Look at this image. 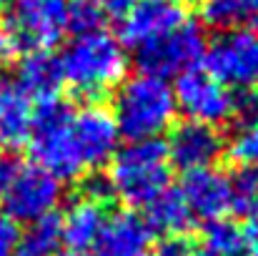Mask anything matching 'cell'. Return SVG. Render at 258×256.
<instances>
[{"instance_id": "836d02e7", "label": "cell", "mask_w": 258, "mask_h": 256, "mask_svg": "<svg viewBox=\"0 0 258 256\" xmlns=\"http://www.w3.org/2000/svg\"><path fill=\"white\" fill-rule=\"evenodd\" d=\"M3 8H5V0H0V13H3Z\"/></svg>"}, {"instance_id": "f546056e", "label": "cell", "mask_w": 258, "mask_h": 256, "mask_svg": "<svg viewBox=\"0 0 258 256\" xmlns=\"http://www.w3.org/2000/svg\"><path fill=\"white\" fill-rule=\"evenodd\" d=\"M13 169H15V164H13V161H8V159H0V193H3V188H5L8 178L13 176Z\"/></svg>"}, {"instance_id": "484cf974", "label": "cell", "mask_w": 258, "mask_h": 256, "mask_svg": "<svg viewBox=\"0 0 258 256\" xmlns=\"http://www.w3.org/2000/svg\"><path fill=\"white\" fill-rule=\"evenodd\" d=\"M18 244V224H13L0 211V256H13Z\"/></svg>"}, {"instance_id": "d6986e66", "label": "cell", "mask_w": 258, "mask_h": 256, "mask_svg": "<svg viewBox=\"0 0 258 256\" xmlns=\"http://www.w3.org/2000/svg\"><path fill=\"white\" fill-rule=\"evenodd\" d=\"M253 244L251 229L236 221H211L203 229L198 256H248V249Z\"/></svg>"}, {"instance_id": "8992f818", "label": "cell", "mask_w": 258, "mask_h": 256, "mask_svg": "<svg viewBox=\"0 0 258 256\" xmlns=\"http://www.w3.org/2000/svg\"><path fill=\"white\" fill-rule=\"evenodd\" d=\"M206 45H208V38H206L201 23L185 20L168 35L138 48L136 63H138L141 73L168 81L173 76L178 78L188 71H196L203 63Z\"/></svg>"}, {"instance_id": "d590c367", "label": "cell", "mask_w": 258, "mask_h": 256, "mask_svg": "<svg viewBox=\"0 0 258 256\" xmlns=\"http://www.w3.org/2000/svg\"><path fill=\"white\" fill-rule=\"evenodd\" d=\"M178 3H180V0H178Z\"/></svg>"}, {"instance_id": "30bf717a", "label": "cell", "mask_w": 258, "mask_h": 256, "mask_svg": "<svg viewBox=\"0 0 258 256\" xmlns=\"http://www.w3.org/2000/svg\"><path fill=\"white\" fill-rule=\"evenodd\" d=\"M120 18L123 20L118 40L123 43V48L133 50L168 35L188 20L178 0H136Z\"/></svg>"}, {"instance_id": "7c38bea8", "label": "cell", "mask_w": 258, "mask_h": 256, "mask_svg": "<svg viewBox=\"0 0 258 256\" xmlns=\"http://www.w3.org/2000/svg\"><path fill=\"white\" fill-rule=\"evenodd\" d=\"M178 191L196 221L211 224L231 211V176L216 166L185 171Z\"/></svg>"}, {"instance_id": "e575fe53", "label": "cell", "mask_w": 258, "mask_h": 256, "mask_svg": "<svg viewBox=\"0 0 258 256\" xmlns=\"http://www.w3.org/2000/svg\"><path fill=\"white\" fill-rule=\"evenodd\" d=\"M253 20H256V28H258V15H253Z\"/></svg>"}, {"instance_id": "9c48e42d", "label": "cell", "mask_w": 258, "mask_h": 256, "mask_svg": "<svg viewBox=\"0 0 258 256\" xmlns=\"http://www.w3.org/2000/svg\"><path fill=\"white\" fill-rule=\"evenodd\" d=\"M68 0H13V13L3 25L18 50L55 45L66 33Z\"/></svg>"}, {"instance_id": "3957f363", "label": "cell", "mask_w": 258, "mask_h": 256, "mask_svg": "<svg viewBox=\"0 0 258 256\" xmlns=\"http://www.w3.org/2000/svg\"><path fill=\"white\" fill-rule=\"evenodd\" d=\"M173 88L161 78L138 73L123 78L113 95V118L128 141H153L173 128L175 118Z\"/></svg>"}, {"instance_id": "603a6c76", "label": "cell", "mask_w": 258, "mask_h": 256, "mask_svg": "<svg viewBox=\"0 0 258 256\" xmlns=\"http://www.w3.org/2000/svg\"><path fill=\"white\" fill-rule=\"evenodd\" d=\"M201 13L203 20L213 28H236V23L246 15L241 0H203L201 3Z\"/></svg>"}, {"instance_id": "ba28073f", "label": "cell", "mask_w": 258, "mask_h": 256, "mask_svg": "<svg viewBox=\"0 0 258 256\" xmlns=\"http://www.w3.org/2000/svg\"><path fill=\"white\" fill-rule=\"evenodd\" d=\"M175 108L183 111L188 121L206 123V126H226L233 118L236 108V93L223 83H218L206 71H188L178 76V83L173 88Z\"/></svg>"}, {"instance_id": "ac0fdd59", "label": "cell", "mask_w": 258, "mask_h": 256, "mask_svg": "<svg viewBox=\"0 0 258 256\" xmlns=\"http://www.w3.org/2000/svg\"><path fill=\"white\" fill-rule=\"evenodd\" d=\"M143 219L153 234H163L168 239H178L196 226V219L178 188H166L158 198H153L146 206Z\"/></svg>"}, {"instance_id": "5b68a950", "label": "cell", "mask_w": 258, "mask_h": 256, "mask_svg": "<svg viewBox=\"0 0 258 256\" xmlns=\"http://www.w3.org/2000/svg\"><path fill=\"white\" fill-rule=\"evenodd\" d=\"M206 73L236 90H258V33L248 28L221 30L206 45Z\"/></svg>"}, {"instance_id": "e0dca14e", "label": "cell", "mask_w": 258, "mask_h": 256, "mask_svg": "<svg viewBox=\"0 0 258 256\" xmlns=\"http://www.w3.org/2000/svg\"><path fill=\"white\" fill-rule=\"evenodd\" d=\"M103 221H105L103 203H98L88 196L76 198L60 219L63 244L68 249H90V246H95L98 234L103 229Z\"/></svg>"}, {"instance_id": "4fadbf2b", "label": "cell", "mask_w": 258, "mask_h": 256, "mask_svg": "<svg viewBox=\"0 0 258 256\" xmlns=\"http://www.w3.org/2000/svg\"><path fill=\"white\" fill-rule=\"evenodd\" d=\"M166 151L171 159V166H178L183 171L213 166L221 153L226 151V141L218 128L196 123V121H183L168 131Z\"/></svg>"}, {"instance_id": "4316f807", "label": "cell", "mask_w": 258, "mask_h": 256, "mask_svg": "<svg viewBox=\"0 0 258 256\" xmlns=\"http://www.w3.org/2000/svg\"><path fill=\"white\" fill-rule=\"evenodd\" d=\"M151 256H193V249L180 239H168L161 246H156Z\"/></svg>"}, {"instance_id": "8fae6325", "label": "cell", "mask_w": 258, "mask_h": 256, "mask_svg": "<svg viewBox=\"0 0 258 256\" xmlns=\"http://www.w3.org/2000/svg\"><path fill=\"white\" fill-rule=\"evenodd\" d=\"M73 138L86 169L105 166L120 148V131L108 108L88 103L73 113Z\"/></svg>"}, {"instance_id": "d4e9b609", "label": "cell", "mask_w": 258, "mask_h": 256, "mask_svg": "<svg viewBox=\"0 0 258 256\" xmlns=\"http://www.w3.org/2000/svg\"><path fill=\"white\" fill-rule=\"evenodd\" d=\"M233 118H238L241 126L258 121V90H238L236 93Z\"/></svg>"}, {"instance_id": "6da1fadb", "label": "cell", "mask_w": 258, "mask_h": 256, "mask_svg": "<svg viewBox=\"0 0 258 256\" xmlns=\"http://www.w3.org/2000/svg\"><path fill=\"white\" fill-rule=\"evenodd\" d=\"M60 71L63 85H68L88 103H95L125 78L128 56L113 33L95 30L68 43L60 56Z\"/></svg>"}, {"instance_id": "ffe728a7", "label": "cell", "mask_w": 258, "mask_h": 256, "mask_svg": "<svg viewBox=\"0 0 258 256\" xmlns=\"http://www.w3.org/2000/svg\"><path fill=\"white\" fill-rule=\"evenodd\" d=\"M63 246L60 219L55 214L28 224L23 234H18L15 254L13 256H55Z\"/></svg>"}, {"instance_id": "d6a6232c", "label": "cell", "mask_w": 258, "mask_h": 256, "mask_svg": "<svg viewBox=\"0 0 258 256\" xmlns=\"http://www.w3.org/2000/svg\"><path fill=\"white\" fill-rule=\"evenodd\" d=\"M248 256H258V239H253V244L248 249Z\"/></svg>"}, {"instance_id": "7a4b0ae2", "label": "cell", "mask_w": 258, "mask_h": 256, "mask_svg": "<svg viewBox=\"0 0 258 256\" xmlns=\"http://www.w3.org/2000/svg\"><path fill=\"white\" fill-rule=\"evenodd\" d=\"M173 166L166 143L153 141H128L108 161V188L120 203L131 209H146L166 188H171Z\"/></svg>"}, {"instance_id": "83f0119b", "label": "cell", "mask_w": 258, "mask_h": 256, "mask_svg": "<svg viewBox=\"0 0 258 256\" xmlns=\"http://www.w3.org/2000/svg\"><path fill=\"white\" fill-rule=\"evenodd\" d=\"M15 53H18L15 43L10 40V35L5 33V28H0V66L10 63V61L15 58Z\"/></svg>"}, {"instance_id": "9a60e30c", "label": "cell", "mask_w": 258, "mask_h": 256, "mask_svg": "<svg viewBox=\"0 0 258 256\" xmlns=\"http://www.w3.org/2000/svg\"><path fill=\"white\" fill-rule=\"evenodd\" d=\"M15 85L38 103L55 100L63 88V71H60V56H55L50 48L28 50L15 73Z\"/></svg>"}, {"instance_id": "7402d4cb", "label": "cell", "mask_w": 258, "mask_h": 256, "mask_svg": "<svg viewBox=\"0 0 258 256\" xmlns=\"http://www.w3.org/2000/svg\"><path fill=\"white\" fill-rule=\"evenodd\" d=\"M105 18L108 15L95 0H68L66 3V33H73L76 38L103 30Z\"/></svg>"}, {"instance_id": "52a82bcc", "label": "cell", "mask_w": 258, "mask_h": 256, "mask_svg": "<svg viewBox=\"0 0 258 256\" xmlns=\"http://www.w3.org/2000/svg\"><path fill=\"white\" fill-rule=\"evenodd\" d=\"M3 214L13 224H33L55 214L63 201V183L35 164L15 166L3 193Z\"/></svg>"}, {"instance_id": "4dcf8cb0", "label": "cell", "mask_w": 258, "mask_h": 256, "mask_svg": "<svg viewBox=\"0 0 258 256\" xmlns=\"http://www.w3.org/2000/svg\"><path fill=\"white\" fill-rule=\"evenodd\" d=\"M55 256H98V254H93L90 249H66V251H58Z\"/></svg>"}, {"instance_id": "cb8c5ba5", "label": "cell", "mask_w": 258, "mask_h": 256, "mask_svg": "<svg viewBox=\"0 0 258 256\" xmlns=\"http://www.w3.org/2000/svg\"><path fill=\"white\" fill-rule=\"evenodd\" d=\"M228 151H231L233 161H238L241 166H256L258 169V121L243 123L233 133Z\"/></svg>"}, {"instance_id": "2e32d148", "label": "cell", "mask_w": 258, "mask_h": 256, "mask_svg": "<svg viewBox=\"0 0 258 256\" xmlns=\"http://www.w3.org/2000/svg\"><path fill=\"white\" fill-rule=\"evenodd\" d=\"M33 100L15 83H0V146L20 148L33 126Z\"/></svg>"}, {"instance_id": "f1b7e54d", "label": "cell", "mask_w": 258, "mask_h": 256, "mask_svg": "<svg viewBox=\"0 0 258 256\" xmlns=\"http://www.w3.org/2000/svg\"><path fill=\"white\" fill-rule=\"evenodd\" d=\"M95 3L103 8L105 15H115V18H118V15H123L136 0H95Z\"/></svg>"}, {"instance_id": "1f68e13d", "label": "cell", "mask_w": 258, "mask_h": 256, "mask_svg": "<svg viewBox=\"0 0 258 256\" xmlns=\"http://www.w3.org/2000/svg\"><path fill=\"white\" fill-rule=\"evenodd\" d=\"M246 15H258V0H241Z\"/></svg>"}, {"instance_id": "277c9868", "label": "cell", "mask_w": 258, "mask_h": 256, "mask_svg": "<svg viewBox=\"0 0 258 256\" xmlns=\"http://www.w3.org/2000/svg\"><path fill=\"white\" fill-rule=\"evenodd\" d=\"M28 151L38 169L48 171L60 183L83 176V159L73 138V108L63 100L40 103L33 113Z\"/></svg>"}, {"instance_id": "5bb4252c", "label": "cell", "mask_w": 258, "mask_h": 256, "mask_svg": "<svg viewBox=\"0 0 258 256\" xmlns=\"http://www.w3.org/2000/svg\"><path fill=\"white\" fill-rule=\"evenodd\" d=\"M153 244V231L136 211H115L105 216L98 234V256H146Z\"/></svg>"}, {"instance_id": "44dd1931", "label": "cell", "mask_w": 258, "mask_h": 256, "mask_svg": "<svg viewBox=\"0 0 258 256\" xmlns=\"http://www.w3.org/2000/svg\"><path fill=\"white\" fill-rule=\"evenodd\" d=\"M231 211L243 219L258 216V169L241 166L231 176Z\"/></svg>"}]
</instances>
